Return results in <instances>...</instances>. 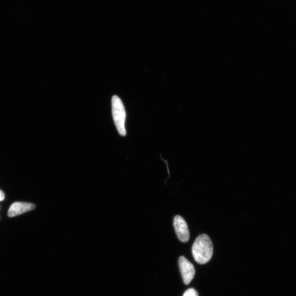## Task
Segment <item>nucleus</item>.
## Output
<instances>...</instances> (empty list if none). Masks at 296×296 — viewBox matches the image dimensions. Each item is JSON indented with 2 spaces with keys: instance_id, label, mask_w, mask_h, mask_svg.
I'll use <instances>...</instances> for the list:
<instances>
[{
  "instance_id": "6",
  "label": "nucleus",
  "mask_w": 296,
  "mask_h": 296,
  "mask_svg": "<svg viewBox=\"0 0 296 296\" xmlns=\"http://www.w3.org/2000/svg\"><path fill=\"white\" fill-rule=\"evenodd\" d=\"M183 296H198V294L196 290L191 288L187 290Z\"/></svg>"
},
{
  "instance_id": "1",
  "label": "nucleus",
  "mask_w": 296,
  "mask_h": 296,
  "mask_svg": "<svg viewBox=\"0 0 296 296\" xmlns=\"http://www.w3.org/2000/svg\"><path fill=\"white\" fill-rule=\"evenodd\" d=\"M213 247L211 240L207 234L200 235L195 239L192 247L193 257L198 263L204 264L212 257Z\"/></svg>"
},
{
  "instance_id": "3",
  "label": "nucleus",
  "mask_w": 296,
  "mask_h": 296,
  "mask_svg": "<svg viewBox=\"0 0 296 296\" xmlns=\"http://www.w3.org/2000/svg\"><path fill=\"white\" fill-rule=\"evenodd\" d=\"M173 227L175 233H176L178 239L180 242L187 243L190 238L189 231L188 225L184 219L177 215L173 219Z\"/></svg>"
},
{
  "instance_id": "4",
  "label": "nucleus",
  "mask_w": 296,
  "mask_h": 296,
  "mask_svg": "<svg viewBox=\"0 0 296 296\" xmlns=\"http://www.w3.org/2000/svg\"><path fill=\"white\" fill-rule=\"evenodd\" d=\"M179 266L183 282L185 285H188L192 282L195 274L194 265L186 258L181 256L179 258Z\"/></svg>"
},
{
  "instance_id": "2",
  "label": "nucleus",
  "mask_w": 296,
  "mask_h": 296,
  "mask_svg": "<svg viewBox=\"0 0 296 296\" xmlns=\"http://www.w3.org/2000/svg\"><path fill=\"white\" fill-rule=\"evenodd\" d=\"M112 114L115 126L120 135L124 137L127 135L125 128L127 113L121 99L117 96H114L112 99Z\"/></svg>"
},
{
  "instance_id": "7",
  "label": "nucleus",
  "mask_w": 296,
  "mask_h": 296,
  "mask_svg": "<svg viewBox=\"0 0 296 296\" xmlns=\"http://www.w3.org/2000/svg\"><path fill=\"white\" fill-rule=\"evenodd\" d=\"M4 198V194L2 190H0V202H1V201L3 200Z\"/></svg>"
},
{
  "instance_id": "5",
  "label": "nucleus",
  "mask_w": 296,
  "mask_h": 296,
  "mask_svg": "<svg viewBox=\"0 0 296 296\" xmlns=\"http://www.w3.org/2000/svg\"><path fill=\"white\" fill-rule=\"evenodd\" d=\"M35 207H36V206L32 203L24 202L14 203L10 207L8 211V215L9 217H16L17 215L35 209Z\"/></svg>"
}]
</instances>
